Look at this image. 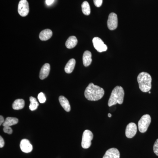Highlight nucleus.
Returning <instances> with one entry per match:
<instances>
[{
    "instance_id": "19",
    "label": "nucleus",
    "mask_w": 158,
    "mask_h": 158,
    "mask_svg": "<svg viewBox=\"0 0 158 158\" xmlns=\"http://www.w3.org/2000/svg\"><path fill=\"white\" fill-rule=\"evenodd\" d=\"M19 120L17 118H15V117H9L6 118L2 125L4 127H10L11 126L17 124Z\"/></svg>"
},
{
    "instance_id": "9",
    "label": "nucleus",
    "mask_w": 158,
    "mask_h": 158,
    "mask_svg": "<svg viewBox=\"0 0 158 158\" xmlns=\"http://www.w3.org/2000/svg\"><path fill=\"white\" fill-rule=\"evenodd\" d=\"M137 132V125L134 123H131L127 125L126 129V136L128 138H133Z\"/></svg>"
},
{
    "instance_id": "8",
    "label": "nucleus",
    "mask_w": 158,
    "mask_h": 158,
    "mask_svg": "<svg viewBox=\"0 0 158 158\" xmlns=\"http://www.w3.org/2000/svg\"><path fill=\"white\" fill-rule=\"evenodd\" d=\"M108 28L111 31L115 30L118 27V18L115 13H110L107 21Z\"/></svg>"
},
{
    "instance_id": "1",
    "label": "nucleus",
    "mask_w": 158,
    "mask_h": 158,
    "mask_svg": "<svg viewBox=\"0 0 158 158\" xmlns=\"http://www.w3.org/2000/svg\"><path fill=\"white\" fill-rule=\"evenodd\" d=\"M105 94L104 90L99 86L90 83L85 90V98L88 100L96 101L101 99Z\"/></svg>"
},
{
    "instance_id": "14",
    "label": "nucleus",
    "mask_w": 158,
    "mask_h": 158,
    "mask_svg": "<svg viewBox=\"0 0 158 158\" xmlns=\"http://www.w3.org/2000/svg\"><path fill=\"white\" fill-rule=\"evenodd\" d=\"M59 101L61 106L65 111L69 112L70 111V104L68 99L66 98L63 96H60L59 97Z\"/></svg>"
},
{
    "instance_id": "21",
    "label": "nucleus",
    "mask_w": 158,
    "mask_h": 158,
    "mask_svg": "<svg viewBox=\"0 0 158 158\" xmlns=\"http://www.w3.org/2000/svg\"><path fill=\"white\" fill-rule=\"evenodd\" d=\"M30 101L31 102V104L29 106L30 110L31 111H34V110H37L38 106H39V104L37 102L36 98L31 96L30 98Z\"/></svg>"
},
{
    "instance_id": "17",
    "label": "nucleus",
    "mask_w": 158,
    "mask_h": 158,
    "mask_svg": "<svg viewBox=\"0 0 158 158\" xmlns=\"http://www.w3.org/2000/svg\"><path fill=\"white\" fill-rule=\"evenodd\" d=\"M76 65V60L74 59H72L67 62L65 67V73H71L73 72Z\"/></svg>"
},
{
    "instance_id": "10",
    "label": "nucleus",
    "mask_w": 158,
    "mask_h": 158,
    "mask_svg": "<svg viewBox=\"0 0 158 158\" xmlns=\"http://www.w3.org/2000/svg\"><path fill=\"white\" fill-rule=\"evenodd\" d=\"M20 147L22 151L25 153L31 152L33 150V146L27 139H23L21 141Z\"/></svg>"
},
{
    "instance_id": "15",
    "label": "nucleus",
    "mask_w": 158,
    "mask_h": 158,
    "mask_svg": "<svg viewBox=\"0 0 158 158\" xmlns=\"http://www.w3.org/2000/svg\"><path fill=\"white\" fill-rule=\"evenodd\" d=\"M52 36V32L50 29H45L40 32L39 38L40 40L45 41L48 40Z\"/></svg>"
},
{
    "instance_id": "20",
    "label": "nucleus",
    "mask_w": 158,
    "mask_h": 158,
    "mask_svg": "<svg viewBox=\"0 0 158 158\" xmlns=\"http://www.w3.org/2000/svg\"><path fill=\"white\" fill-rule=\"evenodd\" d=\"M82 11L85 15H88L90 13V8L89 3L87 1H85L82 3Z\"/></svg>"
},
{
    "instance_id": "6",
    "label": "nucleus",
    "mask_w": 158,
    "mask_h": 158,
    "mask_svg": "<svg viewBox=\"0 0 158 158\" xmlns=\"http://www.w3.org/2000/svg\"><path fill=\"white\" fill-rule=\"evenodd\" d=\"M19 14L23 17H25L29 12V3L27 0H21L18 5V9Z\"/></svg>"
},
{
    "instance_id": "13",
    "label": "nucleus",
    "mask_w": 158,
    "mask_h": 158,
    "mask_svg": "<svg viewBox=\"0 0 158 158\" xmlns=\"http://www.w3.org/2000/svg\"><path fill=\"white\" fill-rule=\"evenodd\" d=\"M92 55L90 51H86L83 54V62L84 66L85 67L89 66L92 62Z\"/></svg>"
},
{
    "instance_id": "27",
    "label": "nucleus",
    "mask_w": 158,
    "mask_h": 158,
    "mask_svg": "<svg viewBox=\"0 0 158 158\" xmlns=\"http://www.w3.org/2000/svg\"><path fill=\"white\" fill-rule=\"evenodd\" d=\"M55 0H46V3L47 5L48 6H50V5H52Z\"/></svg>"
},
{
    "instance_id": "25",
    "label": "nucleus",
    "mask_w": 158,
    "mask_h": 158,
    "mask_svg": "<svg viewBox=\"0 0 158 158\" xmlns=\"http://www.w3.org/2000/svg\"><path fill=\"white\" fill-rule=\"evenodd\" d=\"M94 5L97 7H100L102 6L103 0H93Z\"/></svg>"
},
{
    "instance_id": "18",
    "label": "nucleus",
    "mask_w": 158,
    "mask_h": 158,
    "mask_svg": "<svg viewBox=\"0 0 158 158\" xmlns=\"http://www.w3.org/2000/svg\"><path fill=\"white\" fill-rule=\"evenodd\" d=\"M25 101L23 99H18L15 100L13 104L12 108L14 110H20L24 107Z\"/></svg>"
},
{
    "instance_id": "22",
    "label": "nucleus",
    "mask_w": 158,
    "mask_h": 158,
    "mask_svg": "<svg viewBox=\"0 0 158 158\" xmlns=\"http://www.w3.org/2000/svg\"><path fill=\"white\" fill-rule=\"evenodd\" d=\"M38 99L39 102L40 103H44L45 102L46 100V98L45 95L42 92H40L38 95Z\"/></svg>"
},
{
    "instance_id": "28",
    "label": "nucleus",
    "mask_w": 158,
    "mask_h": 158,
    "mask_svg": "<svg viewBox=\"0 0 158 158\" xmlns=\"http://www.w3.org/2000/svg\"><path fill=\"white\" fill-rule=\"evenodd\" d=\"M5 121V119L3 116H0V125H2V124H3Z\"/></svg>"
},
{
    "instance_id": "5",
    "label": "nucleus",
    "mask_w": 158,
    "mask_h": 158,
    "mask_svg": "<svg viewBox=\"0 0 158 158\" xmlns=\"http://www.w3.org/2000/svg\"><path fill=\"white\" fill-rule=\"evenodd\" d=\"M93 137V133L91 131L88 130L85 131L82 136L81 146L83 148L87 149L90 147Z\"/></svg>"
},
{
    "instance_id": "23",
    "label": "nucleus",
    "mask_w": 158,
    "mask_h": 158,
    "mask_svg": "<svg viewBox=\"0 0 158 158\" xmlns=\"http://www.w3.org/2000/svg\"><path fill=\"white\" fill-rule=\"evenodd\" d=\"M3 131H4V132L9 134V135H11L13 132L12 129L9 126L4 127V128H3Z\"/></svg>"
},
{
    "instance_id": "2",
    "label": "nucleus",
    "mask_w": 158,
    "mask_h": 158,
    "mask_svg": "<svg viewBox=\"0 0 158 158\" xmlns=\"http://www.w3.org/2000/svg\"><path fill=\"white\" fill-rule=\"evenodd\" d=\"M124 91L121 86H117L113 89L108 102L109 107L112 106L118 103L121 105L124 100Z\"/></svg>"
},
{
    "instance_id": "24",
    "label": "nucleus",
    "mask_w": 158,
    "mask_h": 158,
    "mask_svg": "<svg viewBox=\"0 0 158 158\" xmlns=\"http://www.w3.org/2000/svg\"><path fill=\"white\" fill-rule=\"evenodd\" d=\"M154 152L157 156H158V139L155 142L153 146Z\"/></svg>"
},
{
    "instance_id": "29",
    "label": "nucleus",
    "mask_w": 158,
    "mask_h": 158,
    "mask_svg": "<svg viewBox=\"0 0 158 158\" xmlns=\"http://www.w3.org/2000/svg\"><path fill=\"white\" fill-rule=\"evenodd\" d=\"M108 116H109V117H112V114H111V113H109V114H108Z\"/></svg>"
},
{
    "instance_id": "7",
    "label": "nucleus",
    "mask_w": 158,
    "mask_h": 158,
    "mask_svg": "<svg viewBox=\"0 0 158 158\" xmlns=\"http://www.w3.org/2000/svg\"><path fill=\"white\" fill-rule=\"evenodd\" d=\"M94 47L99 52H106L107 50L108 47L102 40L98 37H95L92 40Z\"/></svg>"
},
{
    "instance_id": "11",
    "label": "nucleus",
    "mask_w": 158,
    "mask_h": 158,
    "mask_svg": "<svg viewBox=\"0 0 158 158\" xmlns=\"http://www.w3.org/2000/svg\"><path fill=\"white\" fill-rule=\"evenodd\" d=\"M103 158H120V153L117 148H110L106 152Z\"/></svg>"
},
{
    "instance_id": "4",
    "label": "nucleus",
    "mask_w": 158,
    "mask_h": 158,
    "mask_svg": "<svg viewBox=\"0 0 158 158\" xmlns=\"http://www.w3.org/2000/svg\"><path fill=\"white\" fill-rule=\"evenodd\" d=\"M151 122V117L148 114L143 115L138 123V129L141 133L147 131L148 127Z\"/></svg>"
},
{
    "instance_id": "26",
    "label": "nucleus",
    "mask_w": 158,
    "mask_h": 158,
    "mask_svg": "<svg viewBox=\"0 0 158 158\" xmlns=\"http://www.w3.org/2000/svg\"><path fill=\"white\" fill-rule=\"evenodd\" d=\"M5 145V141L2 136H0V148H2Z\"/></svg>"
},
{
    "instance_id": "16",
    "label": "nucleus",
    "mask_w": 158,
    "mask_h": 158,
    "mask_svg": "<svg viewBox=\"0 0 158 158\" xmlns=\"http://www.w3.org/2000/svg\"><path fill=\"white\" fill-rule=\"evenodd\" d=\"M78 40L75 36H72L69 37L65 43L66 48L72 49L74 48L77 44Z\"/></svg>"
},
{
    "instance_id": "12",
    "label": "nucleus",
    "mask_w": 158,
    "mask_h": 158,
    "mask_svg": "<svg viewBox=\"0 0 158 158\" xmlns=\"http://www.w3.org/2000/svg\"><path fill=\"white\" fill-rule=\"evenodd\" d=\"M50 65L48 63H46L44 65L40 72V79L44 80L47 77L50 71Z\"/></svg>"
},
{
    "instance_id": "30",
    "label": "nucleus",
    "mask_w": 158,
    "mask_h": 158,
    "mask_svg": "<svg viewBox=\"0 0 158 158\" xmlns=\"http://www.w3.org/2000/svg\"><path fill=\"white\" fill-rule=\"evenodd\" d=\"M148 93L151 94V92L150 91H149V92H148Z\"/></svg>"
},
{
    "instance_id": "3",
    "label": "nucleus",
    "mask_w": 158,
    "mask_h": 158,
    "mask_svg": "<svg viewBox=\"0 0 158 158\" xmlns=\"http://www.w3.org/2000/svg\"><path fill=\"white\" fill-rule=\"evenodd\" d=\"M139 88L143 92H149L152 88V77L149 73L141 72L137 78Z\"/></svg>"
}]
</instances>
